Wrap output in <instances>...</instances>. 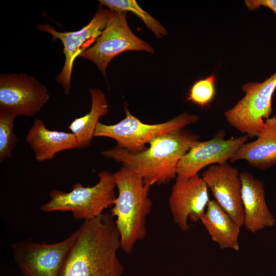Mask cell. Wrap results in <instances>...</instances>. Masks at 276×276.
Wrapping results in <instances>:
<instances>
[{"instance_id":"18","label":"cell","mask_w":276,"mask_h":276,"mask_svg":"<svg viewBox=\"0 0 276 276\" xmlns=\"http://www.w3.org/2000/svg\"><path fill=\"white\" fill-rule=\"evenodd\" d=\"M91 104L90 111L85 115L75 119L69 125V129L76 136L78 148L89 146L93 139L99 119L108 112V105L105 94L99 89L90 88Z\"/></svg>"},{"instance_id":"5","label":"cell","mask_w":276,"mask_h":276,"mask_svg":"<svg viewBox=\"0 0 276 276\" xmlns=\"http://www.w3.org/2000/svg\"><path fill=\"white\" fill-rule=\"evenodd\" d=\"M126 117L119 122L106 125L99 122L95 136L106 137L114 140L117 147L131 153H137L147 148L146 145L153 139L168 132L185 128L196 123L198 116L185 112L171 120L161 123L149 124L132 116L127 107Z\"/></svg>"},{"instance_id":"9","label":"cell","mask_w":276,"mask_h":276,"mask_svg":"<svg viewBox=\"0 0 276 276\" xmlns=\"http://www.w3.org/2000/svg\"><path fill=\"white\" fill-rule=\"evenodd\" d=\"M110 10L100 5L93 18L81 29L71 32H58L49 24L37 27L42 32L51 34L52 39L60 40L63 45L64 63L56 81L60 84L64 93L68 95L71 88L73 65L75 59L90 47L105 29L109 16Z\"/></svg>"},{"instance_id":"14","label":"cell","mask_w":276,"mask_h":276,"mask_svg":"<svg viewBox=\"0 0 276 276\" xmlns=\"http://www.w3.org/2000/svg\"><path fill=\"white\" fill-rule=\"evenodd\" d=\"M240 178L243 226L254 234L274 226L276 219L267 206L263 182L247 171L240 173Z\"/></svg>"},{"instance_id":"1","label":"cell","mask_w":276,"mask_h":276,"mask_svg":"<svg viewBox=\"0 0 276 276\" xmlns=\"http://www.w3.org/2000/svg\"><path fill=\"white\" fill-rule=\"evenodd\" d=\"M78 230L59 276H123L120 236L111 214L83 221Z\"/></svg>"},{"instance_id":"21","label":"cell","mask_w":276,"mask_h":276,"mask_svg":"<svg viewBox=\"0 0 276 276\" xmlns=\"http://www.w3.org/2000/svg\"><path fill=\"white\" fill-rule=\"evenodd\" d=\"M216 76L211 75L195 82L190 89L187 101L201 106H208L215 94Z\"/></svg>"},{"instance_id":"15","label":"cell","mask_w":276,"mask_h":276,"mask_svg":"<svg viewBox=\"0 0 276 276\" xmlns=\"http://www.w3.org/2000/svg\"><path fill=\"white\" fill-rule=\"evenodd\" d=\"M26 140L38 162L52 159L62 151L78 148L76 136L73 133L50 130L41 119L36 118Z\"/></svg>"},{"instance_id":"11","label":"cell","mask_w":276,"mask_h":276,"mask_svg":"<svg viewBox=\"0 0 276 276\" xmlns=\"http://www.w3.org/2000/svg\"><path fill=\"white\" fill-rule=\"evenodd\" d=\"M208 187L199 174L177 176L169 199L173 221L183 231L190 229L188 220H201L210 201Z\"/></svg>"},{"instance_id":"2","label":"cell","mask_w":276,"mask_h":276,"mask_svg":"<svg viewBox=\"0 0 276 276\" xmlns=\"http://www.w3.org/2000/svg\"><path fill=\"white\" fill-rule=\"evenodd\" d=\"M198 137L183 129L171 131L153 139L149 146L137 153L115 147L101 154L121 163L151 186L169 182L177 176V167L181 158Z\"/></svg>"},{"instance_id":"19","label":"cell","mask_w":276,"mask_h":276,"mask_svg":"<svg viewBox=\"0 0 276 276\" xmlns=\"http://www.w3.org/2000/svg\"><path fill=\"white\" fill-rule=\"evenodd\" d=\"M100 5L108 7L110 10L117 12H130L139 17L158 38L167 35L164 27L150 14L143 10L135 0H99Z\"/></svg>"},{"instance_id":"10","label":"cell","mask_w":276,"mask_h":276,"mask_svg":"<svg viewBox=\"0 0 276 276\" xmlns=\"http://www.w3.org/2000/svg\"><path fill=\"white\" fill-rule=\"evenodd\" d=\"M50 99L48 88L35 77L26 74L0 75V108L16 117H32Z\"/></svg>"},{"instance_id":"7","label":"cell","mask_w":276,"mask_h":276,"mask_svg":"<svg viewBox=\"0 0 276 276\" xmlns=\"http://www.w3.org/2000/svg\"><path fill=\"white\" fill-rule=\"evenodd\" d=\"M127 13L110 10L108 20L101 34L80 56L95 63L105 78L109 63L121 53L129 51L154 52L150 44L132 32L127 24Z\"/></svg>"},{"instance_id":"17","label":"cell","mask_w":276,"mask_h":276,"mask_svg":"<svg viewBox=\"0 0 276 276\" xmlns=\"http://www.w3.org/2000/svg\"><path fill=\"white\" fill-rule=\"evenodd\" d=\"M202 222L212 240L221 249L239 250L238 238L241 227L220 206L215 200H210Z\"/></svg>"},{"instance_id":"20","label":"cell","mask_w":276,"mask_h":276,"mask_svg":"<svg viewBox=\"0 0 276 276\" xmlns=\"http://www.w3.org/2000/svg\"><path fill=\"white\" fill-rule=\"evenodd\" d=\"M16 117L11 113L0 108V162L10 158L18 142V138L13 131Z\"/></svg>"},{"instance_id":"8","label":"cell","mask_w":276,"mask_h":276,"mask_svg":"<svg viewBox=\"0 0 276 276\" xmlns=\"http://www.w3.org/2000/svg\"><path fill=\"white\" fill-rule=\"evenodd\" d=\"M78 234L77 229L54 243L31 240L14 242L11 248L15 262L24 276H59Z\"/></svg>"},{"instance_id":"22","label":"cell","mask_w":276,"mask_h":276,"mask_svg":"<svg viewBox=\"0 0 276 276\" xmlns=\"http://www.w3.org/2000/svg\"><path fill=\"white\" fill-rule=\"evenodd\" d=\"M244 3L249 10L263 6L270 9L276 15V0H246Z\"/></svg>"},{"instance_id":"6","label":"cell","mask_w":276,"mask_h":276,"mask_svg":"<svg viewBox=\"0 0 276 276\" xmlns=\"http://www.w3.org/2000/svg\"><path fill=\"white\" fill-rule=\"evenodd\" d=\"M276 89V71L262 82L243 85L244 97L224 113L231 126L248 137H258L265 126V120L272 112L271 101Z\"/></svg>"},{"instance_id":"4","label":"cell","mask_w":276,"mask_h":276,"mask_svg":"<svg viewBox=\"0 0 276 276\" xmlns=\"http://www.w3.org/2000/svg\"><path fill=\"white\" fill-rule=\"evenodd\" d=\"M98 176L99 181L92 187H84L78 182L68 192L50 191V200L40 210L46 213L70 212L75 219L84 221L101 215L106 209L114 205L116 185L114 173L103 170Z\"/></svg>"},{"instance_id":"3","label":"cell","mask_w":276,"mask_h":276,"mask_svg":"<svg viewBox=\"0 0 276 276\" xmlns=\"http://www.w3.org/2000/svg\"><path fill=\"white\" fill-rule=\"evenodd\" d=\"M118 196L111 210L120 236V247L127 254L147 235V218L152 202L149 197L150 186L140 176L123 166L114 173Z\"/></svg>"},{"instance_id":"13","label":"cell","mask_w":276,"mask_h":276,"mask_svg":"<svg viewBox=\"0 0 276 276\" xmlns=\"http://www.w3.org/2000/svg\"><path fill=\"white\" fill-rule=\"evenodd\" d=\"M201 177L216 202L242 227L244 216L238 170L228 162L212 165L202 173Z\"/></svg>"},{"instance_id":"16","label":"cell","mask_w":276,"mask_h":276,"mask_svg":"<svg viewBox=\"0 0 276 276\" xmlns=\"http://www.w3.org/2000/svg\"><path fill=\"white\" fill-rule=\"evenodd\" d=\"M245 160L253 168L265 170L276 164V116L265 120L257 139L245 143L232 157L231 162Z\"/></svg>"},{"instance_id":"12","label":"cell","mask_w":276,"mask_h":276,"mask_svg":"<svg viewBox=\"0 0 276 276\" xmlns=\"http://www.w3.org/2000/svg\"><path fill=\"white\" fill-rule=\"evenodd\" d=\"M248 138L245 135L225 139L220 132L208 141L196 142L179 162L177 176L191 177L206 166L227 162Z\"/></svg>"}]
</instances>
